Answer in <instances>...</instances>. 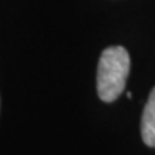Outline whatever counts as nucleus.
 Segmentation results:
<instances>
[{
	"label": "nucleus",
	"instance_id": "obj_1",
	"mask_svg": "<svg viewBox=\"0 0 155 155\" xmlns=\"http://www.w3.org/2000/svg\"><path fill=\"white\" fill-rule=\"evenodd\" d=\"M131 69V59L125 48L111 46L101 55L98 63L96 88L98 96L104 102H114L125 89Z\"/></svg>",
	"mask_w": 155,
	"mask_h": 155
},
{
	"label": "nucleus",
	"instance_id": "obj_2",
	"mask_svg": "<svg viewBox=\"0 0 155 155\" xmlns=\"http://www.w3.org/2000/svg\"><path fill=\"white\" fill-rule=\"evenodd\" d=\"M141 135L145 144L155 148V88H152L150 98L142 112L141 119Z\"/></svg>",
	"mask_w": 155,
	"mask_h": 155
}]
</instances>
